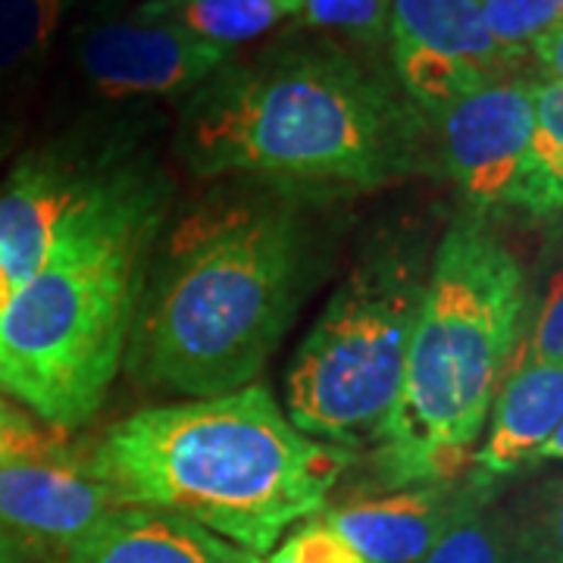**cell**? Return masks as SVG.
Returning a JSON list of instances; mask_svg holds the SVG:
<instances>
[{
  "label": "cell",
  "mask_w": 563,
  "mask_h": 563,
  "mask_svg": "<svg viewBox=\"0 0 563 563\" xmlns=\"http://www.w3.org/2000/svg\"><path fill=\"white\" fill-rule=\"evenodd\" d=\"M347 461L339 444L303 435L261 383L139 410L91 451L122 507L173 514L251 554L317 517Z\"/></svg>",
  "instance_id": "6da1fadb"
},
{
  "label": "cell",
  "mask_w": 563,
  "mask_h": 563,
  "mask_svg": "<svg viewBox=\"0 0 563 563\" xmlns=\"http://www.w3.org/2000/svg\"><path fill=\"white\" fill-rule=\"evenodd\" d=\"M235 544L154 507H120L60 563H232Z\"/></svg>",
  "instance_id": "5bb4252c"
},
{
  "label": "cell",
  "mask_w": 563,
  "mask_h": 563,
  "mask_svg": "<svg viewBox=\"0 0 563 563\" xmlns=\"http://www.w3.org/2000/svg\"><path fill=\"white\" fill-rule=\"evenodd\" d=\"M279 563H363V558L322 517L303 520L269 551Z\"/></svg>",
  "instance_id": "7402d4cb"
},
{
  "label": "cell",
  "mask_w": 563,
  "mask_h": 563,
  "mask_svg": "<svg viewBox=\"0 0 563 563\" xmlns=\"http://www.w3.org/2000/svg\"><path fill=\"white\" fill-rule=\"evenodd\" d=\"M391 60L410 103L426 120L498 79L520 57L488 32L476 0H391Z\"/></svg>",
  "instance_id": "ba28073f"
},
{
  "label": "cell",
  "mask_w": 563,
  "mask_h": 563,
  "mask_svg": "<svg viewBox=\"0 0 563 563\" xmlns=\"http://www.w3.org/2000/svg\"><path fill=\"white\" fill-rule=\"evenodd\" d=\"M563 420V361L520 363L498 388L488 435L476 444L470 479L492 492L495 485L539 461L542 444Z\"/></svg>",
  "instance_id": "4fadbf2b"
},
{
  "label": "cell",
  "mask_w": 563,
  "mask_h": 563,
  "mask_svg": "<svg viewBox=\"0 0 563 563\" xmlns=\"http://www.w3.org/2000/svg\"><path fill=\"white\" fill-rule=\"evenodd\" d=\"M514 536L523 563H563V476L536 492Z\"/></svg>",
  "instance_id": "ffe728a7"
},
{
  "label": "cell",
  "mask_w": 563,
  "mask_h": 563,
  "mask_svg": "<svg viewBox=\"0 0 563 563\" xmlns=\"http://www.w3.org/2000/svg\"><path fill=\"white\" fill-rule=\"evenodd\" d=\"M529 54L542 63L548 79H558L563 85V22H558L554 29H548L544 35L532 41Z\"/></svg>",
  "instance_id": "cb8c5ba5"
},
{
  "label": "cell",
  "mask_w": 563,
  "mask_h": 563,
  "mask_svg": "<svg viewBox=\"0 0 563 563\" xmlns=\"http://www.w3.org/2000/svg\"><path fill=\"white\" fill-rule=\"evenodd\" d=\"M229 47L195 38L163 22H103L79 41V66L103 98L179 95L210 79Z\"/></svg>",
  "instance_id": "30bf717a"
},
{
  "label": "cell",
  "mask_w": 563,
  "mask_h": 563,
  "mask_svg": "<svg viewBox=\"0 0 563 563\" xmlns=\"http://www.w3.org/2000/svg\"><path fill=\"white\" fill-rule=\"evenodd\" d=\"M548 3H554V7H558V10L563 13V0H548Z\"/></svg>",
  "instance_id": "83f0119b"
},
{
  "label": "cell",
  "mask_w": 563,
  "mask_h": 563,
  "mask_svg": "<svg viewBox=\"0 0 563 563\" xmlns=\"http://www.w3.org/2000/svg\"><path fill=\"white\" fill-rule=\"evenodd\" d=\"M439 157L476 217L510 207L536 129L532 79H498L439 117Z\"/></svg>",
  "instance_id": "9c48e42d"
},
{
  "label": "cell",
  "mask_w": 563,
  "mask_h": 563,
  "mask_svg": "<svg viewBox=\"0 0 563 563\" xmlns=\"http://www.w3.org/2000/svg\"><path fill=\"white\" fill-rule=\"evenodd\" d=\"M420 563H523L514 526L488 504L454 523Z\"/></svg>",
  "instance_id": "ac0fdd59"
},
{
  "label": "cell",
  "mask_w": 563,
  "mask_h": 563,
  "mask_svg": "<svg viewBox=\"0 0 563 563\" xmlns=\"http://www.w3.org/2000/svg\"><path fill=\"white\" fill-rule=\"evenodd\" d=\"M107 173L63 157H29L0 188V310L38 273L66 220Z\"/></svg>",
  "instance_id": "7c38bea8"
},
{
  "label": "cell",
  "mask_w": 563,
  "mask_h": 563,
  "mask_svg": "<svg viewBox=\"0 0 563 563\" xmlns=\"http://www.w3.org/2000/svg\"><path fill=\"white\" fill-rule=\"evenodd\" d=\"M536 129L529 141L510 210L529 220L563 225V85L558 79H532Z\"/></svg>",
  "instance_id": "9a60e30c"
},
{
  "label": "cell",
  "mask_w": 563,
  "mask_h": 563,
  "mask_svg": "<svg viewBox=\"0 0 563 563\" xmlns=\"http://www.w3.org/2000/svg\"><path fill=\"white\" fill-rule=\"evenodd\" d=\"M523 310L520 261L483 217L454 220L422 288L401 391L373 435L383 488L454 483L470 473Z\"/></svg>",
  "instance_id": "277c9868"
},
{
  "label": "cell",
  "mask_w": 563,
  "mask_h": 563,
  "mask_svg": "<svg viewBox=\"0 0 563 563\" xmlns=\"http://www.w3.org/2000/svg\"><path fill=\"white\" fill-rule=\"evenodd\" d=\"M563 361V266L544 291L520 363Z\"/></svg>",
  "instance_id": "603a6c76"
},
{
  "label": "cell",
  "mask_w": 563,
  "mask_h": 563,
  "mask_svg": "<svg viewBox=\"0 0 563 563\" xmlns=\"http://www.w3.org/2000/svg\"><path fill=\"white\" fill-rule=\"evenodd\" d=\"M483 485L473 479L410 485L373 498L344 501L322 514L363 563H420L435 542L466 514L488 504Z\"/></svg>",
  "instance_id": "8fae6325"
},
{
  "label": "cell",
  "mask_w": 563,
  "mask_h": 563,
  "mask_svg": "<svg viewBox=\"0 0 563 563\" xmlns=\"http://www.w3.org/2000/svg\"><path fill=\"white\" fill-rule=\"evenodd\" d=\"M303 229L282 203L198 213L181 225L141 322V369L188 398L254 383L295 317Z\"/></svg>",
  "instance_id": "5b68a950"
},
{
  "label": "cell",
  "mask_w": 563,
  "mask_h": 563,
  "mask_svg": "<svg viewBox=\"0 0 563 563\" xmlns=\"http://www.w3.org/2000/svg\"><path fill=\"white\" fill-rule=\"evenodd\" d=\"M298 10L301 0H144L135 10V20L163 22L195 38L232 47L261 38Z\"/></svg>",
  "instance_id": "2e32d148"
},
{
  "label": "cell",
  "mask_w": 563,
  "mask_h": 563,
  "mask_svg": "<svg viewBox=\"0 0 563 563\" xmlns=\"http://www.w3.org/2000/svg\"><path fill=\"white\" fill-rule=\"evenodd\" d=\"M122 504L57 426L0 401V529L66 554Z\"/></svg>",
  "instance_id": "52a82bcc"
},
{
  "label": "cell",
  "mask_w": 563,
  "mask_h": 563,
  "mask_svg": "<svg viewBox=\"0 0 563 563\" xmlns=\"http://www.w3.org/2000/svg\"><path fill=\"white\" fill-rule=\"evenodd\" d=\"M29 544L0 529V563H32L29 561Z\"/></svg>",
  "instance_id": "d4e9b609"
},
{
  "label": "cell",
  "mask_w": 563,
  "mask_h": 563,
  "mask_svg": "<svg viewBox=\"0 0 563 563\" xmlns=\"http://www.w3.org/2000/svg\"><path fill=\"white\" fill-rule=\"evenodd\" d=\"M488 32L507 54L523 60L532 41L563 22V13L548 0H476Z\"/></svg>",
  "instance_id": "d6986e66"
},
{
  "label": "cell",
  "mask_w": 563,
  "mask_h": 563,
  "mask_svg": "<svg viewBox=\"0 0 563 563\" xmlns=\"http://www.w3.org/2000/svg\"><path fill=\"white\" fill-rule=\"evenodd\" d=\"M426 117L335 54H295L229 81L191 120L198 176L303 191H373L420 173Z\"/></svg>",
  "instance_id": "3957f363"
},
{
  "label": "cell",
  "mask_w": 563,
  "mask_h": 563,
  "mask_svg": "<svg viewBox=\"0 0 563 563\" xmlns=\"http://www.w3.org/2000/svg\"><path fill=\"white\" fill-rule=\"evenodd\" d=\"M73 0H0V81L38 66Z\"/></svg>",
  "instance_id": "e0dca14e"
},
{
  "label": "cell",
  "mask_w": 563,
  "mask_h": 563,
  "mask_svg": "<svg viewBox=\"0 0 563 563\" xmlns=\"http://www.w3.org/2000/svg\"><path fill=\"white\" fill-rule=\"evenodd\" d=\"M426 282L404 261L357 269L307 332L285 383V413L329 444L373 439L401 391Z\"/></svg>",
  "instance_id": "8992f818"
},
{
  "label": "cell",
  "mask_w": 563,
  "mask_h": 563,
  "mask_svg": "<svg viewBox=\"0 0 563 563\" xmlns=\"http://www.w3.org/2000/svg\"><path fill=\"white\" fill-rule=\"evenodd\" d=\"M157 225V188L135 173H107L0 310V388L41 422L66 432L98 413L120 373Z\"/></svg>",
  "instance_id": "7a4b0ae2"
},
{
  "label": "cell",
  "mask_w": 563,
  "mask_h": 563,
  "mask_svg": "<svg viewBox=\"0 0 563 563\" xmlns=\"http://www.w3.org/2000/svg\"><path fill=\"white\" fill-rule=\"evenodd\" d=\"M391 0H301V20L313 29L379 35L388 25Z\"/></svg>",
  "instance_id": "44dd1931"
},
{
  "label": "cell",
  "mask_w": 563,
  "mask_h": 563,
  "mask_svg": "<svg viewBox=\"0 0 563 563\" xmlns=\"http://www.w3.org/2000/svg\"><path fill=\"white\" fill-rule=\"evenodd\" d=\"M542 461H563V420H561V426L551 432V439L542 444V451H539V461L536 463H542Z\"/></svg>",
  "instance_id": "484cf974"
},
{
  "label": "cell",
  "mask_w": 563,
  "mask_h": 563,
  "mask_svg": "<svg viewBox=\"0 0 563 563\" xmlns=\"http://www.w3.org/2000/svg\"><path fill=\"white\" fill-rule=\"evenodd\" d=\"M232 563H279L273 554H251V551H242V548H235V554H232Z\"/></svg>",
  "instance_id": "4316f807"
}]
</instances>
